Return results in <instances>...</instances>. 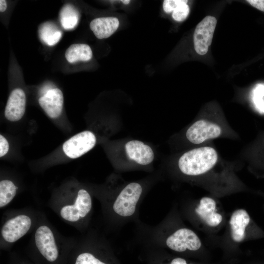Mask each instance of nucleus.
I'll list each match as a JSON object with an SVG mask.
<instances>
[{
    "label": "nucleus",
    "mask_w": 264,
    "mask_h": 264,
    "mask_svg": "<svg viewBox=\"0 0 264 264\" xmlns=\"http://www.w3.org/2000/svg\"><path fill=\"white\" fill-rule=\"evenodd\" d=\"M218 154L215 149L203 147L193 149L184 153L179 158L180 171L188 176H198L206 173L216 164Z\"/></svg>",
    "instance_id": "nucleus-1"
},
{
    "label": "nucleus",
    "mask_w": 264,
    "mask_h": 264,
    "mask_svg": "<svg viewBox=\"0 0 264 264\" xmlns=\"http://www.w3.org/2000/svg\"><path fill=\"white\" fill-rule=\"evenodd\" d=\"M142 193V188L137 182H132L122 189L113 202L114 212L122 217L132 216Z\"/></svg>",
    "instance_id": "nucleus-2"
},
{
    "label": "nucleus",
    "mask_w": 264,
    "mask_h": 264,
    "mask_svg": "<svg viewBox=\"0 0 264 264\" xmlns=\"http://www.w3.org/2000/svg\"><path fill=\"white\" fill-rule=\"evenodd\" d=\"M217 23L215 17L207 16L196 26L193 34V43L194 49L198 54L204 55L208 52Z\"/></svg>",
    "instance_id": "nucleus-3"
},
{
    "label": "nucleus",
    "mask_w": 264,
    "mask_h": 264,
    "mask_svg": "<svg viewBox=\"0 0 264 264\" xmlns=\"http://www.w3.org/2000/svg\"><path fill=\"white\" fill-rule=\"evenodd\" d=\"M96 142L94 133L89 131L82 132L67 140L63 146L65 154L71 158H78L92 149Z\"/></svg>",
    "instance_id": "nucleus-4"
},
{
    "label": "nucleus",
    "mask_w": 264,
    "mask_h": 264,
    "mask_svg": "<svg viewBox=\"0 0 264 264\" xmlns=\"http://www.w3.org/2000/svg\"><path fill=\"white\" fill-rule=\"evenodd\" d=\"M92 208V200L89 194L85 189L80 190L73 204L66 205L60 210V215L65 220L76 222L85 217Z\"/></svg>",
    "instance_id": "nucleus-5"
},
{
    "label": "nucleus",
    "mask_w": 264,
    "mask_h": 264,
    "mask_svg": "<svg viewBox=\"0 0 264 264\" xmlns=\"http://www.w3.org/2000/svg\"><path fill=\"white\" fill-rule=\"evenodd\" d=\"M167 246L177 252L187 249L195 251L200 248L201 241L196 234L191 229L183 228L177 230L166 240Z\"/></svg>",
    "instance_id": "nucleus-6"
},
{
    "label": "nucleus",
    "mask_w": 264,
    "mask_h": 264,
    "mask_svg": "<svg viewBox=\"0 0 264 264\" xmlns=\"http://www.w3.org/2000/svg\"><path fill=\"white\" fill-rule=\"evenodd\" d=\"M35 241L40 253L47 261L53 263L58 259L59 250L53 233L48 226L42 225L36 230Z\"/></svg>",
    "instance_id": "nucleus-7"
},
{
    "label": "nucleus",
    "mask_w": 264,
    "mask_h": 264,
    "mask_svg": "<svg viewBox=\"0 0 264 264\" xmlns=\"http://www.w3.org/2000/svg\"><path fill=\"white\" fill-rule=\"evenodd\" d=\"M221 133V129L219 125L201 119L196 121L188 129L186 136L190 142L198 144L207 140L217 138Z\"/></svg>",
    "instance_id": "nucleus-8"
},
{
    "label": "nucleus",
    "mask_w": 264,
    "mask_h": 264,
    "mask_svg": "<svg viewBox=\"0 0 264 264\" xmlns=\"http://www.w3.org/2000/svg\"><path fill=\"white\" fill-rule=\"evenodd\" d=\"M32 221L28 216L20 215L8 220L3 224L1 234L8 242H14L25 235L29 231Z\"/></svg>",
    "instance_id": "nucleus-9"
},
{
    "label": "nucleus",
    "mask_w": 264,
    "mask_h": 264,
    "mask_svg": "<svg viewBox=\"0 0 264 264\" xmlns=\"http://www.w3.org/2000/svg\"><path fill=\"white\" fill-rule=\"evenodd\" d=\"M125 149L128 158L139 165H148L154 159V153L151 147L142 141L130 140L126 143Z\"/></svg>",
    "instance_id": "nucleus-10"
},
{
    "label": "nucleus",
    "mask_w": 264,
    "mask_h": 264,
    "mask_svg": "<svg viewBox=\"0 0 264 264\" xmlns=\"http://www.w3.org/2000/svg\"><path fill=\"white\" fill-rule=\"evenodd\" d=\"M38 102L40 106L49 117L56 118L61 115L64 103L63 94L59 88H52L41 96Z\"/></svg>",
    "instance_id": "nucleus-11"
},
{
    "label": "nucleus",
    "mask_w": 264,
    "mask_h": 264,
    "mask_svg": "<svg viewBox=\"0 0 264 264\" xmlns=\"http://www.w3.org/2000/svg\"><path fill=\"white\" fill-rule=\"evenodd\" d=\"M26 96L24 91L16 88L10 93L5 109L4 115L10 121L20 120L25 112Z\"/></svg>",
    "instance_id": "nucleus-12"
},
{
    "label": "nucleus",
    "mask_w": 264,
    "mask_h": 264,
    "mask_svg": "<svg viewBox=\"0 0 264 264\" xmlns=\"http://www.w3.org/2000/svg\"><path fill=\"white\" fill-rule=\"evenodd\" d=\"M216 205V202L213 198L203 197L201 198L199 205L195 209L199 218L210 226H216L222 220V216L215 212Z\"/></svg>",
    "instance_id": "nucleus-13"
},
{
    "label": "nucleus",
    "mask_w": 264,
    "mask_h": 264,
    "mask_svg": "<svg viewBox=\"0 0 264 264\" xmlns=\"http://www.w3.org/2000/svg\"><path fill=\"white\" fill-rule=\"evenodd\" d=\"M119 21L116 17H101L93 19L89 26L95 37L106 39L112 35L118 29Z\"/></svg>",
    "instance_id": "nucleus-14"
},
{
    "label": "nucleus",
    "mask_w": 264,
    "mask_h": 264,
    "mask_svg": "<svg viewBox=\"0 0 264 264\" xmlns=\"http://www.w3.org/2000/svg\"><path fill=\"white\" fill-rule=\"evenodd\" d=\"M250 220V217L244 209H238L231 215L229 224L231 237L236 242H241L245 237L246 228Z\"/></svg>",
    "instance_id": "nucleus-15"
},
{
    "label": "nucleus",
    "mask_w": 264,
    "mask_h": 264,
    "mask_svg": "<svg viewBox=\"0 0 264 264\" xmlns=\"http://www.w3.org/2000/svg\"><path fill=\"white\" fill-rule=\"evenodd\" d=\"M65 57L70 63L79 61L87 62L92 57L90 47L84 44H71L66 51Z\"/></svg>",
    "instance_id": "nucleus-16"
},
{
    "label": "nucleus",
    "mask_w": 264,
    "mask_h": 264,
    "mask_svg": "<svg viewBox=\"0 0 264 264\" xmlns=\"http://www.w3.org/2000/svg\"><path fill=\"white\" fill-rule=\"evenodd\" d=\"M39 34L41 40L50 46L56 44L62 37L61 31L55 25L49 22L41 25Z\"/></svg>",
    "instance_id": "nucleus-17"
},
{
    "label": "nucleus",
    "mask_w": 264,
    "mask_h": 264,
    "mask_svg": "<svg viewBox=\"0 0 264 264\" xmlns=\"http://www.w3.org/2000/svg\"><path fill=\"white\" fill-rule=\"evenodd\" d=\"M79 19L78 11L71 5L66 4L60 12V21L62 26L66 30L73 29Z\"/></svg>",
    "instance_id": "nucleus-18"
},
{
    "label": "nucleus",
    "mask_w": 264,
    "mask_h": 264,
    "mask_svg": "<svg viewBox=\"0 0 264 264\" xmlns=\"http://www.w3.org/2000/svg\"><path fill=\"white\" fill-rule=\"evenodd\" d=\"M18 187L9 180H2L0 182V207L2 208L13 199Z\"/></svg>",
    "instance_id": "nucleus-19"
},
{
    "label": "nucleus",
    "mask_w": 264,
    "mask_h": 264,
    "mask_svg": "<svg viewBox=\"0 0 264 264\" xmlns=\"http://www.w3.org/2000/svg\"><path fill=\"white\" fill-rule=\"evenodd\" d=\"M187 2L188 0H182L181 2L174 9L172 12V17L175 21L182 22L187 18L190 12Z\"/></svg>",
    "instance_id": "nucleus-20"
},
{
    "label": "nucleus",
    "mask_w": 264,
    "mask_h": 264,
    "mask_svg": "<svg viewBox=\"0 0 264 264\" xmlns=\"http://www.w3.org/2000/svg\"><path fill=\"white\" fill-rule=\"evenodd\" d=\"M74 264H107L89 252L79 254L76 258Z\"/></svg>",
    "instance_id": "nucleus-21"
},
{
    "label": "nucleus",
    "mask_w": 264,
    "mask_h": 264,
    "mask_svg": "<svg viewBox=\"0 0 264 264\" xmlns=\"http://www.w3.org/2000/svg\"><path fill=\"white\" fill-rule=\"evenodd\" d=\"M182 0H164L163 2V8L166 13L173 12L176 7L180 3Z\"/></svg>",
    "instance_id": "nucleus-22"
},
{
    "label": "nucleus",
    "mask_w": 264,
    "mask_h": 264,
    "mask_svg": "<svg viewBox=\"0 0 264 264\" xmlns=\"http://www.w3.org/2000/svg\"><path fill=\"white\" fill-rule=\"evenodd\" d=\"M9 144L6 138L0 135V156L5 155L9 150Z\"/></svg>",
    "instance_id": "nucleus-23"
},
{
    "label": "nucleus",
    "mask_w": 264,
    "mask_h": 264,
    "mask_svg": "<svg viewBox=\"0 0 264 264\" xmlns=\"http://www.w3.org/2000/svg\"><path fill=\"white\" fill-rule=\"evenodd\" d=\"M246 1L253 7L264 12V0H247Z\"/></svg>",
    "instance_id": "nucleus-24"
},
{
    "label": "nucleus",
    "mask_w": 264,
    "mask_h": 264,
    "mask_svg": "<svg viewBox=\"0 0 264 264\" xmlns=\"http://www.w3.org/2000/svg\"><path fill=\"white\" fill-rule=\"evenodd\" d=\"M170 264H187L186 261L181 258H176L174 259Z\"/></svg>",
    "instance_id": "nucleus-25"
},
{
    "label": "nucleus",
    "mask_w": 264,
    "mask_h": 264,
    "mask_svg": "<svg viewBox=\"0 0 264 264\" xmlns=\"http://www.w3.org/2000/svg\"><path fill=\"white\" fill-rule=\"evenodd\" d=\"M7 8L6 1L4 0H0V11L1 12H4Z\"/></svg>",
    "instance_id": "nucleus-26"
},
{
    "label": "nucleus",
    "mask_w": 264,
    "mask_h": 264,
    "mask_svg": "<svg viewBox=\"0 0 264 264\" xmlns=\"http://www.w3.org/2000/svg\"><path fill=\"white\" fill-rule=\"evenodd\" d=\"M121 1H122L123 3L125 4H129V3H130V0H121Z\"/></svg>",
    "instance_id": "nucleus-27"
}]
</instances>
